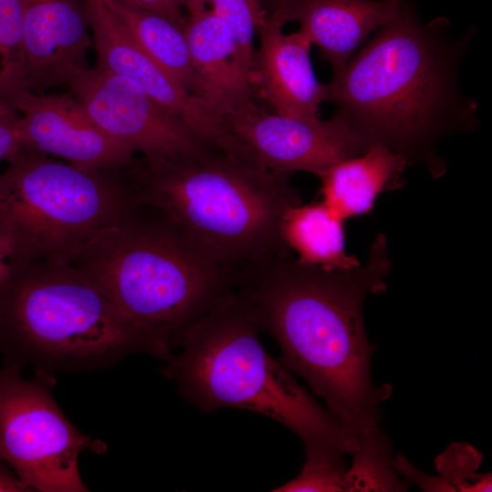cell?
<instances>
[{
    "instance_id": "obj_1",
    "label": "cell",
    "mask_w": 492,
    "mask_h": 492,
    "mask_svg": "<svg viewBox=\"0 0 492 492\" xmlns=\"http://www.w3.org/2000/svg\"><path fill=\"white\" fill-rule=\"evenodd\" d=\"M390 268L386 238L378 234L364 265L328 270L280 257L246 270L235 288L279 344L280 362L306 381L359 448L387 438L379 405L391 390L373 383L363 303L386 289Z\"/></svg>"
},
{
    "instance_id": "obj_2",
    "label": "cell",
    "mask_w": 492,
    "mask_h": 492,
    "mask_svg": "<svg viewBox=\"0 0 492 492\" xmlns=\"http://www.w3.org/2000/svg\"><path fill=\"white\" fill-rule=\"evenodd\" d=\"M469 38L455 39L446 25H425L402 5L327 86V101L369 147L382 144L434 177L446 171L437 141L473 130L477 106L458 85Z\"/></svg>"
},
{
    "instance_id": "obj_3",
    "label": "cell",
    "mask_w": 492,
    "mask_h": 492,
    "mask_svg": "<svg viewBox=\"0 0 492 492\" xmlns=\"http://www.w3.org/2000/svg\"><path fill=\"white\" fill-rule=\"evenodd\" d=\"M141 204L160 212L199 251L239 281L249 268L289 257L281 225L302 203L292 173L234 160L208 148L128 169Z\"/></svg>"
},
{
    "instance_id": "obj_4",
    "label": "cell",
    "mask_w": 492,
    "mask_h": 492,
    "mask_svg": "<svg viewBox=\"0 0 492 492\" xmlns=\"http://www.w3.org/2000/svg\"><path fill=\"white\" fill-rule=\"evenodd\" d=\"M246 301L230 291L183 335L161 371L204 412L236 408L268 416L294 432L306 455H353L359 445L260 342Z\"/></svg>"
},
{
    "instance_id": "obj_5",
    "label": "cell",
    "mask_w": 492,
    "mask_h": 492,
    "mask_svg": "<svg viewBox=\"0 0 492 492\" xmlns=\"http://www.w3.org/2000/svg\"><path fill=\"white\" fill-rule=\"evenodd\" d=\"M69 264L149 335L167 360L187 330L236 286L231 273L143 204L97 235Z\"/></svg>"
},
{
    "instance_id": "obj_6",
    "label": "cell",
    "mask_w": 492,
    "mask_h": 492,
    "mask_svg": "<svg viewBox=\"0 0 492 492\" xmlns=\"http://www.w3.org/2000/svg\"><path fill=\"white\" fill-rule=\"evenodd\" d=\"M0 352L5 364L87 372L134 354L165 361L161 348L70 264H11L0 284Z\"/></svg>"
},
{
    "instance_id": "obj_7",
    "label": "cell",
    "mask_w": 492,
    "mask_h": 492,
    "mask_svg": "<svg viewBox=\"0 0 492 492\" xmlns=\"http://www.w3.org/2000/svg\"><path fill=\"white\" fill-rule=\"evenodd\" d=\"M128 168L87 170L23 147L0 173V234L10 244V263L69 264L138 210Z\"/></svg>"
},
{
    "instance_id": "obj_8",
    "label": "cell",
    "mask_w": 492,
    "mask_h": 492,
    "mask_svg": "<svg viewBox=\"0 0 492 492\" xmlns=\"http://www.w3.org/2000/svg\"><path fill=\"white\" fill-rule=\"evenodd\" d=\"M53 374L0 369V458L32 490L86 492L79 471L85 451L101 453L106 445L84 434L56 401Z\"/></svg>"
},
{
    "instance_id": "obj_9",
    "label": "cell",
    "mask_w": 492,
    "mask_h": 492,
    "mask_svg": "<svg viewBox=\"0 0 492 492\" xmlns=\"http://www.w3.org/2000/svg\"><path fill=\"white\" fill-rule=\"evenodd\" d=\"M67 86L102 130L141 153L146 162L167 161L211 147L123 77L88 67L74 72Z\"/></svg>"
},
{
    "instance_id": "obj_10",
    "label": "cell",
    "mask_w": 492,
    "mask_h": 492,
    "mask_svg": "<svg viewBox=\"0 0 492 492\" xmlns=\"http://www.w3.org/2000/svg\"><path fill=\"white\" fill-rule=\"evenodd\" d=\"M224 122L261 168L275 172L306 171L319 177L368 148L336 113L325 120L304 119L269 113L251 102Z\"/></svg>"
},
{
    "instance_id": "obj_11",
    "label": "cell",
    "mask_w": 492,
    "mask_h": 492,
    "mask_svg": "<svg viewBox=\"0 0 492 492\" xmlns=\"http://www.w3.org/2000/svg\"><path fill=\"white\" fill-rule=\"evenodd\" d=\"M11 103L21 116L24 148L87 170L122 169L136 160L135 152L102 130L70 92L25 88Z\"/></svg>"
},
{
    "instance_id": "obj_12",
    "label": "cell",
    "mask_w": 492,
    "mask_h": 492,
    "mask_svg": "<svg viewBox=\"0 0 492 492\" xmlns=\"http://www.w3.org/2000/svg\"><path fill=\"white\" fill-rule=\"evenodd\" d=\"M97 53L95 68L138 85L197 135L209 133L216 118L206 103L155 63L131 38L106 0H85Z\"/></svg>"
},
{
    "instance_id": "obj_13",
    "label": "cell",
    "mask_w": 492,
    "mask_h": 492,
    "mask_svg": "<svg viewBox=\"0 0 492 492\" xmlns=\"http://www.w3.org/2000/svg\"><path fill=\"white\" fill-rule=\"evenodd\" d=\"M26 86L35 93L66 85L88 68L92 46L85 0H19Z\"/></svg>"
},
{
    "instance_id": "obj_14",
    "label": "cell",
    "mask_w": 492,
    "mask_h": 492,
    "mask_svg": "<svg viewBox=\"0 0 492 492\" xmlns=\"http://www.w3.org/2000/svg\"><path fill=\"white\" fill-rule=\"evenodd\" d=\"M285 23L276 10L259 27L251 86L274 112L315 119L322 103L327 101V86L315 76L310 57L312 43L300 30L285 34Z\"/></svg>"
},
{
    "instance_id": "obj_15",
    "label": "cell",
    "mask_w": 492,
    "mask_h": 492,
    "mask_svg": "<svg viewBox=\"0 0 492 492\" xmlns=\"http://www.w3.org/2000/svg\"><path fill=\"white\" fill-rule=\"evenodd\" d=\"M402 5V0H292L277 11L285 22L300 24L299 30L335 76L371 33L398 15Z\"/></svg>"
},
{
    "instance_id": "obj_16",
    "label": "cell",
    "mask_w": 492,
    "mask_h": 492,
    "mask_svg": "<svg viewBox=\"0 0 492 492\" xmlns=\"http://www.w3.org/2000/svg\"><path fill=\"white\" fill-rule=\"evenodd\" d=\"M204 100L223 120L253 102V87L236 64L234 37L211 10L189 16L183 28Z\"/></svg>"
},
{
    "instance_id": "obj_17",
    "label": "cell",
    "mask_w": 492,
    "mask_h": 492,
    "mask_svg": "<svg viewBox=\"0 0 492 492\" xmlns=\"http://www.w3.org/2000/svg\"><path fill=\"white\" fill-rule=\"evenodd\" d=\"M407 166L400 153L372 144L364 153L334 164L318 177L322 201L342 220L368 213L378 195L403 186Z\"/></svg>"
},
{
    "instance_id": "obj_18",
    "label": "cell",
    "mask_w": 492,
    "mask_h": 492,
    "mask_svg": "<svg viewBox=\"0 0 492 492\" xmlns=\"http://www.w3.org/2000/svg\"><path fill=\"white\" fill-rule=\"evenodd\" d=\"M106 2L133 41L171 77L206 103L183 28L160 15L121 0Z\"/></svg>"
},
{
    "instance_id": "obj_19",
    "label": "cell",
    "mask_w": 492,
    "mask_h": 492,
    "mask_svg": "<svg viewBox=\"0 0 492 492\" xmlns=\"http://www.w3.org/2000/svg\"><path fill=\"white\" fill-rule=\"evenodd\" d=\"M281 233L300 262L328 270H350L361 264L345 251L343 220L323 201L289 208L282 218Z\"/></svg>"
},
{
    "instance_id": "obj_20",
    "label": "cell",
    "mask_w": 492,
    "mask_h": 492,
    "mask_svg": "<svg viewBox=\"0 0 492 492\" xmlns=\"http://www.w3.org/2000/svg\"><path fill=\"white\" fill-rule=\"evenodd\" d=\"M481 461L482 455L474 446L454 443L436 458L438 476L417 471L402 455L394 458V466L405 481L425 491H491V474L477 473Z\"/></svg>"
},
{
    "instance_id": "obj_21",
    "label": "cell",
    "mask_w": 492,
    "mask_h": 492,
    "mask_svg": "<svg viewBox=\"0 0 492 492\" xmlns=\"http://www.w3.org/2000/svg\"><path fill=\"white\" fill-rule=\"evenodd\" d=\"M26 86L19 0H0V100L11 102Z\"/></svg>"
},
{
    "instance_id": "obj_22",
    "label": "cell",
    "mask_w": 492,
    "mask_h": 492,
    "mask_svg": "<svg viewBox=\"0 0 492 492\" xmlns=\"http://www.w3.org/2000/svg\"><path fill=\"white\" fill-rule=\"evenodd\" d=\"M211 11L232 33L236 64L250 81L254 58V37L266 15L261 0H210Z\"/></svg>"
},
{
    "instance_id": "obj_23",
    "label": "cell",
    "mask_w": 492,
    "mask_h": 492,
    "mask_svg": "<svg viewBox=\"0 0 492 492\" xmlns=\"http://www.w3.org/2000/svg\"><path fill=\"white\" fill-rule=\"evenodd\" d=\"M346 470L343 458L306 457L301 473L273 491H343Z\"/></svg>"
},
{
    "instance_id": "obj_24",
    "label": "cell",
    "mask_w": 492,
    "mask_h": 492,
    "mask_svg": "<svg viewBox=\"0 0 492 492\" xmlns=\"http://www.w3.org/2000/svg\"><path fill=\"white\" fill-rule=\"evenodd\" d=\"M23 148L21 116L11 102L0 100V161Z\"/></svg>"
},
{
    "instance_id": "obj_25",
    "label": "cell",
    "mask_w": 492,
    "mask_h": 492,
    "mask_svg": "<svg viewBox=\"0 0 492 492\" xmlns=\"http://www.w3.org/2000/svg\"><path fill=\"white\" fill-rule=\"evenodd\" d=\"M130 5L160 15L181 28H184L187 18L182 12L185 0H121Z\"/></svg>"
},
{
    "instance_id": "obj_26",
    "label": "cell",
    "mask_w": 492,
    "mask_h": 492,
    "mask_svg": "<svg viewBox=\"0 0 492 492\" xmlns=\"http://www.w3.org/2000/svg\"><path fill=\"white\" fill-rule=\"evenodd\" d=\"M32 491L15 473V471L0 458V492Z\"/></svg>"
},
{
    "instance_id": "obj_27",
    "label": "cell",
    "mask_w": 492,
    "mask_h": 492,
    "mask_svg": "<svg viewBox=\"0 0 492 492\" xmlns=\"http://www.w3.org/2000/svg\"><path fill=\"white\" fill-rule=\"evenodd\" d=\"M12 250L7 240L0 234V284L6 280L11 272L10 258Z\"/></svg>"
},
{
    "instance_id": "obj_28",
    "label": "cell",
    "mask_w": 492,
    "mask_h": 492,
    "mask_svg": "<svg viewBox=\"0 0 492 492\" xmlns=\"http://www.w3.org/2000/svg\"><path fill=\"white\" fill-rule=\"evenodd\" d=\"M210 0H185V6L188 9L189 16L198 15L206 10V5Z\"/></svg>"
},
{
    "instance_id": "obj_29",
    "label": "cell",
    "mask_w": 492,
    "mask_h": 492,
    "mask_svg": "<svg viewBox=\"0 0 492 492\" xmlns=\"http://www.w3.org/2000/svg\"><path fill=\"white\" fill-rule=\"evenodd\" d=\"M279 1H280L279 6H281V5H284V4L288 3V2H290V1H292V0H279ZM279 6H278V7H279Z\"/></svg>"
}]
</instances>
